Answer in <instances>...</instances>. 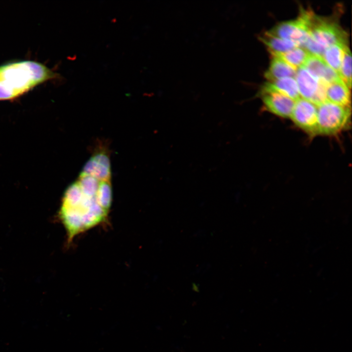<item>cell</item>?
I'll list each match as a JSON object with an SVG mask.
<instances>
[{"label":"cell","mask_w":352,"mask_h":352,"mask_svg":"<svg viewBox=\"0 0 352 352\" xmlns=\"http://www.w3.org/2000/svg\"><path fill=\"white\" fill-rule=\"evenodd\" d=\"M272 56L279 58L295 69L303 66L310 53L304 48L297 46L282 53H270Z\"/></svg>","instance_id":"obj_14"},{"label":"cell","mask_w":352,"mask_h":352,"mask_svg":"<svg viewBox=\"0 0 352 352\" xmlns=\"http://www.w3.org/2000/svg\"><path fill=\"white\" fill-rule=\"evenodd\" d=\"M339 75L340 78L349 88L352 86V56L347 46L345 49Z\"/></svg>","instance_id":"obj_18"},{"label":"cell","mask_w":352,"mask_h":352,"mask_svg":"<svg viewBox=\"0 0 352 352\" xmlns=\"http://www.w3.org/2000/svg\"><path fill=\"white\" fill-rule=\"evenodd\" d=\"M347 46L348 44H334L326 48L322 56L326 63L335 71L338 75L344 51Z\"/></svg>","instance_id":"obj_13"},{"label":"cell","mask_w":352,"mask_h":352,"mask_svg":"<svg viewBox=\"0 0 352 352\" xmlns=\"http://www.w3.org/2000/svg\"><path fill=\"white\" fill-rule=\"evenodd\" d=\"M82 173L91 176L99 181L109 180L110 178V168L98 164L92 157L86 162Z\"/></svg>","instance_id":"obj_15"},{"label":"cell","mask_w":352,"mask_h":352,"mask_svg":"<svg viewBox=\"0 0 352 352\" xmlns=\"http://www.w3.org/2000/svg\"><path fill=\"white\" fill-rule=\"evenodd\" d=\"M296 70L281 59L272 56L264 76L268 81L285 77H294Z\"/></svg>","instance_id":"obj_11"},{"label":"cell","mask_w":352,"mask_h":352,"mask_svg":"<svg viewBox=\"0 0 352 352\" xmlns=\"http://www.w3.org/2000/svg\"><path fill=\"white\" fill-rule=\"evenodd\" d=\"M294 78L301 98L312 102L319 89L320 80L304 66L297 69Z\"/></svg>","instance_id":"obj_7"},{"label":"cell","mask_w":352,"mask_h":352,"mask_svg":"<svg viewBox=\"0 0 352 352\" xmlns=\"http://www.w3.org/2000/svg\"><path fill=\"white\" fill-rule=\"evenodd\" d=\"M289 118L309 137L318 135L317 106L312 102L302 98L296 100Z\"/></svg>","instance_id":"obj_5"},{"label":"cell","mask_w":352,"mask_h":352,"mask_svg":"<svg viewBox=\"0 0 352 352\" xmlns=\"http://www.w3.org/2000/svg\"><path fill=\"white\" fill-rule=\"evenodd\" d=\"M313 15L311 11L301 10L296 19L282 22L268 31L276 36L290 40L297 46L303 47L310 36Z\"/></svg>","instance_id":"obj_4"},{"label":"cell","mask_w":352,"mask_h":352,"mask_svg":"<svg viewBox=\"0 0 352 352\" xmlns=\"http://www.w3.org/2000/svg\"><path fill=\"white\" fill-rule=\"evenodd\" d=\"M351 107L328 100L317 106L318 135L334 136L347 129L351 123Z\"/></svg>","instance_id":"obj_3"},{"label":"cell","mask_w":352,"mask_h":352,"mask_svg":"<svg viewBox=\"0 0 352 352\" xmlns=\"http://www.w3.org/2000/svg\"><path fill=\"white\" fill-rule=\"evenodd\" d=\"M91 157L98 164L110 168L109 157L104 151L95 153Z\"/></svg>","instance_id":"obj_19"},{"label":"cell","mask_w":352,"mask_h":352,"mask_svg":"<svg viewBox=\"0 0 352 352\" xmlns=\"http://www.w3.org/2000/svg\"><path fill=\"white\" fill-rule=\"evenodd\" d=\"M265 109L281 118H289L295 101L286 95L273 92L260 95Z\"/></svg>","instance_id":"obj_6"},{"label":"cell","mask_w":352,"mask_h":352,"mask_svg":"<svg viewBox=\"0 0 352 352\" xmlns=\"http://www.w3.org/2000/svg\"><path fill=\"white\" fill-rule=\"evenodd\" d=\"M97 197L101 205L110 211L112 201V193L110 180H101L97 192Z\"/></svg>","instance_id":"obj_16"},{"label":"cell","mask_w":352,"mask_h":352,"mask_svg":"<svg viewBox=\"0 0 352 352\" xmlns=\"http://www.w3.org/2000/svg\"><path fill=\"white\" fill-rule=\"evenodd\" d=\"M99 181L91 176L81 173L77 182L83 193L95 196L97 194Z\"/></svg>","instance_id":"obj_17"},{"label":"cell","mask_w":352,"mask_h":352,"mask_svg":"<svg viewBox=\"0 0 352 352\" xmlns=\"http://www.w3.org/2000/svg\"><path fill=\"white\" fill-rule=\"evenodd\" d=\"M269 92L286 95L295 101L301 98L294 77H285L265 82L261 87L259 95Z\"/></svg>","instance_id":"obj_8"},{"label":"cell","mask_w":352,"mask_h":352,"mask_svg":"<svg viewBox=\"0 0 352 352\" xmlns=\"http://www.w3.org/2000/svg\"><path fill=\"white\" fill-rule=\"evenodd\" d=\"M259 40L267 47L269 53H282L298 46L293 42L276 36L268 31L259 36Z\"/></svg>","instance_id":"obj_12"},{"label":"cell","mask_w":352,"mask_h":352,"mask_svg":"<svg viewBox=\"0 0 352 352\" xmlns=\"http://www.w3.org/2000/svg\"><path fill=\"white\" fill-rule=\"evenodd\" d=\"M44 65L24 60L0 66V100L16 98L35 87L58 77Z\"/></svg>","instance_id":"obj_1"},{"label":"cell","mask_w":352,"mask_h":352,"mask_svg":"<svg viewBox=\"0 0 352 352\" xmlns=\"http://www.w3.org/2000/svg\"><path fill=\"white\" fill-rule=\"evenodd\" d=\"M303 66L327 85L340 78L338 73L329 66L322 57L310 53Z\"/></svg>","instance_id":"obj_9"},{"label":"cell","mask_w":352,"mask_h":352,"mask_svg":"<svg viewBox=\"0 0 352 352\" xmlns=\"http://www.w3.org/2000/svg\"><path fill=\"white\" fill-rule=\"evenodd\" d=\"M327 100L335 104L351 107V93L349 88L341 79L328 85L326 88Z\"/></svg>","instance_id":"obj_10"},{"label":"cell","mask_w":352,"mask_h":352,"mask_svg":"<svg viewBox=\"0 0 352 352\" xmlns=\"http://www.w3.org/2000/svg\"><path fill=\"white\" fill-rule=\"evenodd\" d=\"M348 44V35L335 20L313 14L310 36L303 46L309 53L322 57L326 48L334 44Z\"/></svg>","instance_id":"obj_2"}]
</instances>
